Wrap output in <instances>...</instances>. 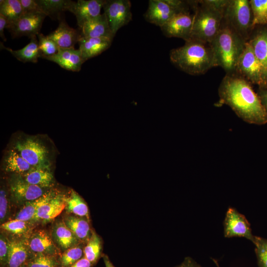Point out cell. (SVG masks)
Here are the masks:
<instances>
[{"instance_id": "obj_1", "label": "cell", "mask_w": 267, "mask_h": 267, "mask_svg": "<svg viewBox=\"0 0 267 267\" xmlns=\"http://www.w3.org/2000/svg\"><path fill=\"white\" fill-rule=\"evenodd\" d=\"M217 106L225 104L244 121L258 125L267 123V111L252 84L234 73L226 74L218 89Z\"/></svg>"}, {"instance_id": "obj_2", "label": "cell", "mask_w": 267, "mask_h": 267, "mask_svg": "<svg viewBox=\"0 0 267 267\" xmlns=\"http://www.w3.org/2000/svg\"><path fill=\"white\" fill-rule=\"evenodd\" d=\"M169 55L176 67L191 75L204 74L217 66L210 44L196 40L190 39L182 46L172 49Z\"/></svg>"}, {"instance_id": "obj_3", "label": "cell", "mask_w": 267, "mask_h": 267, "mask_svg": "<svg viewBox=\"0 0 267 267\" xmlns=\"http://www.w3.org/2000/svg\"><path fill=\"white\" fill-rule=\"evenodd\" d=\"M228 0H193L194 20L191 39L210 44L222 24Z\"/></svg>"}, {"instance_id": "obj_4", "label": "cell", "mask_w": 267, "mask_h": 267, "mask_svg": "<svg viewBox=\"0 0 267 267\" xmlns=\"http://www.w3.org/2000/svg\"><path fill=\"white\" fill-rule=\"evenodd\" d=\"M246 42L223 18L218 34L210 43L217 66L221 67L226 74L235 73L237 61Z\"/></svg>"}, {"instance_id": "obj_5", "label": "cell", "mask_w": 267, "mask_h": 267, "mask_svg": "<svg viewBox=\"0 0 267 267\" xmlns=\"http://www.w3.org/2000/svg\"><path fill=\"white\" fill-rule=\"evenodd\" d=\"M10 147L32 167L51 169L54 157L53 145L45 136L20 134L14 137Z\"/></svg>"}, {"instance_id": "obj_6", "label": "cell", "mask_w": 267, "mask_h": 267, "mask_svg": "<svg viewBox=\"0 0 267 267\" xmlns=\"http://www.w3.org/2000/svg\"><path fill=\"white\" fill-rule=\"evenodd\" d=\"M224 20L246 41L254 29L248 0H228L224 9Z\"/></svg>"}, {"instance_id": "obj_7", "label": "cell", "mask_w": 267, "mask_h": 267, "mask_svg": "<svg viewBox=\"0 0 267 267\" xmlns=\"http://www.w3.org/2000/svg\"><path fill=\"white\" fill-rule=\"evenodd\" d=\"M191 1L150 0L144 19L156 26L162 27L177 13L189 10Z\"/></svg>"}, {"instance_id": "obj_8", "label": "cell", "mask_w": 267, "mask_h": 267, "mask_svg": "<svg viewBox=\"0 0 267 267\" xmlns=\"http://www.w3.org/2000/svg\"><path fill=\"white\" fill-rule=\"evenodd\" d=\"M235 73L257 85L260 89H266L262 66L248 41L237 61Z\"/></svg>"}, {"instance_id": "obj_9", "label": "cell", "mask_w": 267, "mask_h": 267, "mask_svg": "<svg viewBox=\"0 0 267 267\" xmlns=\"http://www.w3.org/2000/svg\"><path fill=\"white\" fill-rule=\"evenodd\" d=\"M129 0H105L103 8L111 31L114 37L117 31L132 19Z\"/></svg>"}, {"instance_id": "obj_10", "label": "cell", "mask_w": 267, "mask_h": 267, "mask_svg": "<svg viewBox=\"0 0 267 267\" xmlns=\"http://www.w3.org/2000/svg\"><path fill=\"white\" fill-rule=\"evenodd\" d=\"M194 13L186 10L176 14L168 22L160 27L167 37H176L186 41L191 39L193 24Z\"/></svg>"}, {"instance_id": "obj_11", "label": "cell", "mask_w": 267, "mask_h": 267, "mask_svg": "<svg viewBox=\"0 0 267 267\" xmlns=\"http://www.w3.org/2000/svg\"><path fill=\"white\" fill-rule=\"evenodd\" d=\"M11 195L18 203L25 204L43 196L47 191L27 182L20 174H12L9 179Z\"/></svg>"}, {"instance_id": "obj_12", "label": "cell", "mask_w": 267, "mask_h": 267, "mask_svg": "<svg viewBox=\"0 0 267 267\" xmlns=\"http://www.w3.org/2000/svg\"><path fill=\"white\" fill-rule=\"evenodd\" d=\"M225 237H244L253 243L256 236L252 234L250 224L245 217L233 208H229L224 221Z\"/></svg>"}, {"instance_id": "obj_13", "label": "cell", "mask_w": 267, "mask_h": 267, "mask_svg": "<svg viewBox=\"0 0 267 267\" xmlns=\"http://www.w3.org/2000/svg\"><path fill=\"white\" fill-rule=\"evenodd\" d=\"M46 15L43 13H24L6 28L13 38L28 36L30 38L40 34Z\"/></svg>"}, {"instance_id": "obj_14", "label": "cell", "mask_w": 267, "mask_h": 267, "mask_svg": "<svg viewBox=\"0 0 267 267\" xmlns=\"http://www.w3.org/2000/svg\"><path fill=\"white\" fill-rule=\"evenodd\" d=\"M105 0H78L74 1L70 10L76 17L81 29L85 23L98 16Z\"/></svg>"}, {"instance_id": "obj_15", "label": "cell", "mask_w": 267, "mask_h": 267, "mask_svg": "<svg viewBox=\"0 0 267 267\" xmlns=\"http://www.w3.org/2000/svg\"><path fill=\"white\" fill-rule=\"evenodd\" d=\"M248 42L259 61L263 70L264 80L267 88V27L253 31Z\"/></svg>"}, {"instance_id": "obj_16", "label": "cell", "mask_w": 267, "mask_h": 267, "mask_svg": "<svg viewBox=\"0 0 267 267\" xmlns=\"http://www.w3.org/2000/svg\"><path fill=\"white\" fill-rule=\"evenodd\" d=\"M69 71L79 72L85 62L79 49L59 48L57 52L45 58Z\"/></svg>"}, {"instance_id": "obj_17", "label": "cell", "mask_w": 267, "mask_h": 267, "mask_svg": "<svg viewBox=\"0 0 267 267\" xmlns=\"http://www.w3.org/2000/svg\"><path fill=\"white\" fill-rule=\"evenodd\" d=\"M29 249L37 255L51 256L59 253L52 239L44 230H39L28 238Z\"/></svg>"}, {"instance_id": "obj_18", "label": "cell", "mask_w": 267, "mask_h": 267, "mask_svg": "<svg viewBox=\"0 0 267 267\" xmlns=\"http://www.w3.org/2000/svg\"><path fill=\"white\" fill-rule=\"evenodd\" d=\"M55 43L59 48H69L74 47L80 38L81 31L77 30L63 20L60 21L55 30L46 36Z\"/></svg>"}, {"instance_id": "obj_19", "label": "cell", "mask_w": 267, "mask_h": 267, "mask_svg": "<svg viewBox=\"0 0 267 267\" xmlns=\"http://www.w3.org/2000/svg\"><path fill=\"white\" fill-rule=\"evenodd\" d=\"M80 31L81 36L85 38H105L113 40L114 37L104 13L85 23Z\"/></svg>"}, {"instance_id": "obj_20", "label": "cell", "mask_w": 267, "mask_h": 267, "mask_svg": "<svg viewBox=\"0 0 267 267\" xmlns=\"http://www.w3.org/2000/svg\"><path fill=\"white\" fill-rule=\"evenodd\" d=\"M112 40L105 38H85L79 40V50L85 61L97 56L107 49Z\"/></svg>"}, {"instance_id": "obj_21", "label": "cell", "mask_w": 267, "mask_h": 267, "mask_svg": "<svg viewBox=\"0 0 267 267\" xmlns=\"http://www.w3.org/2000/svg\"><path fill=\"white\" fill-rule=\"evenodd\" d=\"M66 196L56 193L38 210L32 221L50 222L58 216L66 207Z\"/></svg>"}, {"instance_id": "obj_22", "label": "cell", "mask_w": 267, "mask_h": 267, "mask_svg": "<svg viewBox=\"0 0 267 267\" xmlns=\"http://www.w3.org/2000/svg\"><path fill=\"white\" fill-rule=\"evenodd\" d=\"M1 162L3 170L11 174L23 175L32 168L15 150L11 147L6 150Z\"/></svg>"}, {"instance_id": "obj_23", "label": "cell", "mask_w": 267, "mask_h": 267, "mask_svg": "<svg viewBox=\"0 0 267 267\" xmlns=\"http://www.w3.org/2000/svg\"><path fill=\"white\" fill-rule=\"evenodd\" d=\"M28 238L9 240L7 265L8 267H20L26 261L28 255Z\"/></svg>"}, {"instance_id": "obj_24", "label": "cell", "mask_w": 267, "mask_h": 267, "mask_svg": "<svg viewBox=\"0 0 267 267\" xmlns=\"http://www.w3.org/2000/svg\"><path fill=\"white\" fill-rule=\"evenodd\" d=\"M0 47L8 51L17 60L24 63H37L38 58H41L39 43L36 36L31 37L30 43L21 49L14 50L4 46L1 43H0Z\"/></svg>"}, {"instance_id": "obj_25", "label": "cell", "mask_w": 267, "mask_h": 267, "mask_svg": "<svg viewBox=\"0 0 267 267\" xmlns=\"http://www.w3.org/2000/svg\"><path fill=\"white\" fill-rule=\"evenodd\" d=\"M52 236L58 245L65 250L77 245L80 241L63 221L57 222L54 225Z\"/></svg>"}, {"instance_id": "obj_26", "label": "cell", "mask_w": 267, "mask_h": 267, "mask_svg": "<svg viewBox=\"0 0 267 267\" xmlns=\"http://www.w3.org/2000/svg\"><path fill=\"white\" fill-rule=\"evenodd\" d=\"M21 175L28 183L43 188H49L54 183L51 169L32 167L27 173Z\"/></svg>"}, {"instance_id": "obj_27", "label": "cell", "mask_w": 267, "mask_h": 267, "mask_svg": "<svg viewBox=\"0 0 267 267\" xmlns=\"http://www.w3.org/2000/svg\"><path fill=\"white\" fill-rule=\"evenodd\" d=\"M56 194L54 191L48 190L40 198L26 203L16 214L14 219L29 222L32 221L39 208Z\"/></svg>"}, {"instance_id": "obj_28", "label": "cell", "mask_w": 267, "mask_h": 267, "mask_svg": "<svg viewBox=\"0 0 267 267\" xmlns=\"http://www.w3.org/2000/svg\"><path fill=\"white\" fill-rule=\"evenodd\" d=\"M89 221L80 217L70 216L65 218L63 222L80 241L87 242L93 231Z\"/></svg>"}, {"instance_id": "obj_29", "label": "cell", "mask_w": 267, "mask_h": 267, "mask_svg": "<svg viewBox=\"0 0 267 267\" xmlns=\"http://www.w3.org/2000/svg\"><path fill=\"white\" fill-rule=\"evenodd\" d=\"M43 13L51 18H58L63 11H70L74 1L69 0H37Z\"/></svg>"}, {"instance_id": "obj_30", "label": "cell", "mask_w": 267, "mask_h": 267, "mask_svg": "<svg viewBox=\"0 0 267 267\" xmlns=\"http://www.w3.org/2000/svg\"><path fill=\"white\" fill-rule=\"evenodd\" d=\"M65 200V208L68 213L89 220V208L86 203L75 190H71Z\"/></svg>"}, {"instance_id": "obj_31", "label": "cell", "mask_w": 267, "mask_h": 267, "mask_svg": "<svg viewBox=\"0 0 267 267\" xmlns=\"http://www.w3.org/2000/svg\"><path fill=\"white\" fill-rule=\"evenodd\" d=\"M24 14V10L19 0L0 1V14L3 15L7 20V26L16 21Z\"/></svg>"}, {"instance_id": "obj_32", "label": "cell", "mask_w": 267, "mask_h": 267, "mask_svg": "<svg viewBox=\"0 0 267 267\" xmlns=\"http://www.w3.org/2000/svg\"><path fill=\"white\" fill-rule=\"evenodd\" d=\"M250 4L253 16V26L267 24V0H250Z\"/></svg>"}, {"instance_id": "obj_33", "label": "cell", "mask_w": 267, "mask_h": 267, "mask_svg": "<svg viewBox=\"0 0 267 267\" xmlns=\"http://www.w3.org/2000/svg\"><path fill=\"white\" fill-rule=\"evenodd\" d=\"M101 240L94 231L84 248V256L91 264L95 263L100 256L101 251Z\"/></svg>"}, {"instance_id": "obj_34", "label": "cell", "mask_w": 267, "mask_h": 267, "mask_svg": "<svg viewBox=\"0 0 267 267\" xmlns=\"http://www.w3.org/2000/svg\"><path fill=\"white\" fill-rule=\"evenodd\" d=\"M0 227L18 236H26L31 230L30 222L15 219L4 222L1 224Z\"/></svg>"}, {"instance_id": "obj_35", "label": "cell", "mask_w": 267, "mask_h": 267, "mask_svg": "<svg viewBox=\"0 0 267 267\" xmlns=\"http://www.w3.org/2000/svg\"><path fill=\"white\" fill-rule=\"evenodd\" d=\"M37 36L41 58L45 59L57 52L59 47L54 42L42 33H40Z\"/></svg>"}, {"instance_id": "obj_36", "label": "cell", "mask_w": 267, "mask_h": 267, "mask_svg": "<svg viewBox=\"0 0 267 267\" xmlns=\"http://www.w3.org/2000/svg\"><path fill=\"white\" fill-rule=\"evenodd\" d=\"M84 249L80 246H75L65 251L61 255L60 261L63 267H71L81 259Z\"/></svg>"}, {"instance_id": "obj_37", "label": "cell", "mask_w": 267, "mask_h": 267, "mask_svg": "<svg viewBox=\"0 0 267 267\" xmlns=\"http://www.w3.org/2000/svg\"><path fill=\"white\" fill-rule=\"evenodd\" d=\"M253 243L259 267H267V239L256 236Z\"/></svg>"}, {"instance_id": "obj_38", "label": "cell", "mask_w": 267, "mask_h": 267, "mask_svg": "<svg viewBox=\"0 0 267 267\" xmlns=\"http://www.w3.org/2000/svg\"><path fill=\"white\" fill-rule=\"evenodd\" d=\"M55 262L51 256L38 255L33 259L27 267H55Z\"/></svg>"}, {"instance_id": "obj_39", "label": "cell", "mask_w": 267, "mask_h": 267, "mask_svg": "<svg viewBox=\"0 0 267 267\" xmlns=\"http://www.w3.org/2000/svg\"><path fill=\"white\" fill-rule=\"evenodd\" d=\"M8 211V202L7 194L3 187L0 190V221L3 223L5 220Z\"/></svg>"}, {"instance_id": "obj_40", "label": "cell", "mask_w": 267, "mask_h": 267, "mask_svg": "<svg viewBox=\"0 0 267 267\" xmlns=\"http://www.w3.org/2000/svg\"><path fill=\"white\" fill-rule=\"evenodd\" d=\"M19 1L24 13H43L37 0H19Z\"/></svg>"}, {"instance_id": "obj_41", "label": "cell", "mask_w": 267, "mask_h": 267, "mask_svg": "<svg viewBox=\"0 0 267 267\" xmlns=\"http://www.w3.org/2000/svg\"><path fill=\"white\" fill-rule=\"evenodd\" d=\"M0 237V260L1 264H7L9 251V240L3 234Z\"/></svg>"}, {"instance_id": "obj_42", "label": "cell", "mask_w": 267, "mask_h": 267, "mask_svg": "<svg viewBox=\"0 0 267 267\" xmlns=\"http://www.w3.org/2000/svg\"><path fill=\"white\" fill-rule=\"evenodd\" d=\"M175 267H202L194 260L190 257H186L184 261L179 265Z\"/></svg>"}, {"instance_id": "obj_43", "label": "cell", "mask_w": 267, "mask_h": 267, "mask_svg": "<svg viewBox=\"0 0 267 267\" xmlns=\"http://www.w3.org/2000/svg\"><path fill=\"white\" fill-rule=\"evenodd\" d=\"M7 24L8 22L6 18L3 15L0 14V36L4 41H6L4 35V30L6 28Z\"/></svg>"}, {"instance_id": "obj_44", "label": "cell", "mask_w": 267, "mask_h": 267, "mask_svg": "<svg viewBox=\"0 0 267 267\" xmlns=\"http://www.w3.org/2000/svg\"><path fill=\"white\" fill-rule=\"evenodd\" d=\"M92 264L85 257L82 258L70 267H91Z\"/></svg>"}, {"instance_id": "obj_45", "label": "cell", "mask_w": 267, "mask_h": 267, "mask_svg": "<svg viewBox=\"0 0 267 267\" xmlns=\"http://www.w3.org/2000/svg\"><path fill=\"white\" fill-rule=\"evenodd\" d=\"M262 103L267 111V89H260L258 93Z\"/></svg>"}, {"instance_id": "obj_46", "label": "cell", "mask_w": 267, "mask_h": 267, "mask_svg": "<svg viewBox=\"0 0 267 267\" xmlns=\"http://www.w3.org/2000/svg\"><path fill=\"white\" fill-rule=\"evenodd\" d=\"M103 261L105 265V267H115L112 263L110 261L108 256L106 255L103 256Z\"/></svg>"}, {"instance_id": "obj_47", "label": "cell", "mask_w": 267, "mask_h": 267, "mask_svg": "<svg viewBox=\"0 0 267 267\" xmlns=\"http://www.w3.org/2000/svg\"><path fill=\"white\" fill-rule=\"evenodd\" d=\"M213 260L214 262H215V264L216 265V266H217V267H220L219 266V264H218V262H217V261H216V260H214V259H213Z\"/></svg>"}]
</instances>
